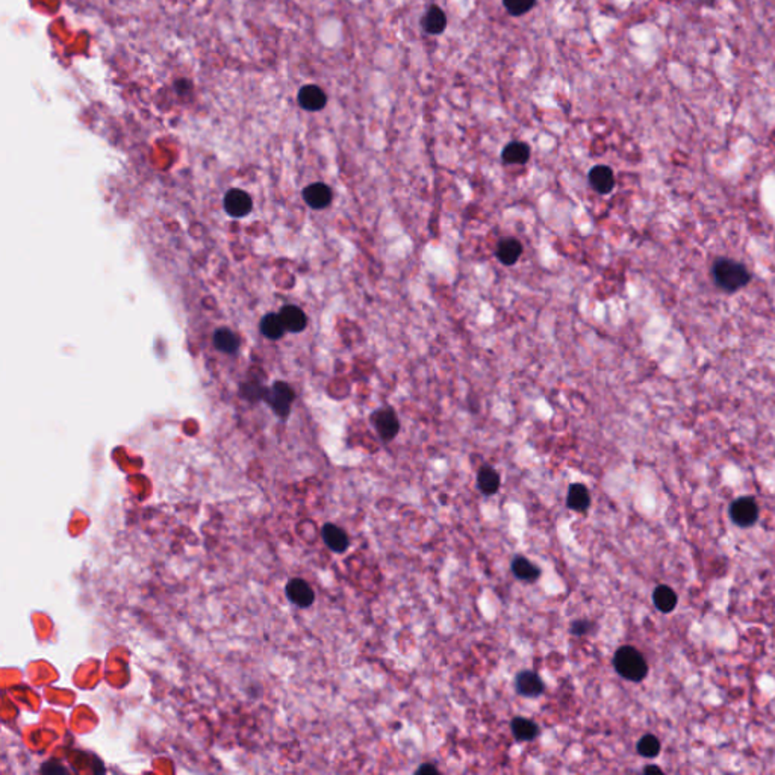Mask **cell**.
Instances as JSON below:
<instances>
[{"label": "cell", "instance_id": "obj_6", "mask_svg": "<svg viewBox=\"0 0 775 775\" xmlns=\"http://www.w3.org/2000/svg\"><path fill=\"white\" fill-rule=\"evenodd\" d=\"M373 424L383 441L394 440L400 431V423H398L395 412L391 409H380L375 412L373 415Z\"/></svg>", "mask_w": 775, "mask_h": 775}, {"label": "cell", "instance_id": "obj_8", "mask_svg": "<svg viewBox=\"0 0 775 775\" xmlns=\"http://www.w3.org/2000/svg\"><path fill=\"white\" fill-rule=\"evenodd\" d=\"M515 689L519 695L535 698L544 692V681L533 671H523L517 675Z\"/></svg>", "mask_w": 775, "mask_h": 775}, {"label": "cell", "instance_id": "obj_5", "mask_svg": "<svg viewBox=\"0 0 775 775\" xmlns=\"http://www.w3.org/2000/svg\"><path fill=\"white\" fill-rule=\"evenodd\" d=\"M267 400L271 404L274 412L280 417H287L291 409V403L294 400V393L287 383L278 382L267 394Z\"/></svg>", "mask_w": 775, "mask_h": 775}, {"label": "cell", "instance_id": "obj_13", "mask_svg": "<svg viewBox=\"0 0 775 775\" xmlns=\"http://www.w3.org/2000/svg\"><path fill=\"white\" fill-rule=\"evenodd\" d=\"M280 318L283 321V324H285L287 331L293 332V333H298V332L304 331L306 324H308V318H306V313L294 304L283 306V309L280 311Z\"/></svg>", "mask_w": 775, "mask_h": 775}, {"label": "cell", "instance_id": "obj_24", "mask_svg": "<svg viewBox=\"0 0 775 775\" xmlns=\"http://www.w3.org/2000/svg\"><path fill=\"white\" fill-rule=\"evenodd\" d=\"M639 754L643 757H656L661 751V742L654 734H647L638 743Z\"/></svg>", "mask_w": 775, "mask_h": 775}, {"label": "cell", "instance_id": "obj_21", "mask_svg": "<svg viewBox=\"0 0 775 775\" xmlns=\"http://www.w3.org/2000/svg\"><path fill=\"white\" fill-rule=\"evenodd\" d=\"M653 601L659 610L663 613H670L675 609V606H677V594H675L670 586L661 585L654 589Z\"/></svg>", "mask_w": 775, "mask_h": 775}, {"label": "cell", "instance_id": "obj_1", "mask_svg": "<svg viewBox=\"0 0 775 775\" xmlns=\"http://www.w3.org/2000/svg\"><path fill=\"white\" fill-rule=\"evenodd\" d=\"M712 274L716 285L727 293H734L750 282V273L747 268L732 259H718L713 264Z\"/></svg>", "mask_w": 775, "mask_h": 775}, {"label": "cell", "instance_id": "obj_26", "mask_svg": "<svg viewBox=\"0 0 775 775\" xmlns=\"http://www.w3.org/2000/svg\"><path fill=\"white\" fill-rule=\"evenodd\" d=\"M589 630V623L588 621H575V623L571 626V632L577 636L581 634H586Z\"/></svg>", "mask_w": 775, "mask_h": 775}, {"label": "cell", "instance_id": "obj_15", "mask_svg": "<svg viewBox=\"0 0 775 775\" xmlns=\"http://www.w3.org/2000/svg\"><path fill=\"white\" fill-rule=\"evenodd\" d=\"M523 255V245L517 240H503L498 242L497 258L504 265H513Z\"/></svg>", "mask_w": 775, "mask_h": 775}, {"label": "cell", "instance_id": "obj_9", "mask_svg": "<svg viewBox=\"0 0 775 775\" xmlns=\"http://www.w3.org/2000/svg\"><path fill=\"white\" fill-rule=\"evenodd\" d=\"M303 198L311 208L324 209L332 202V189L329 188L326 183H321V182L312 183V185L304 188Z\"/></svg>", "mask_w": 775, "mask_h": 775}, {"label": "cell", "instance_id": "obj_17", "mask_svg": "<svg viewBox=\"0 0 775 775\" xmlns=\"http://www.w3.org/2000/svg\"><path fill=\"white\" fill-rule=\"evenodd\" d=\"M512 734L515 736V739L519 742L524 741H533L539 733V728L532 719L527 718H515L510 723Z\"/></svg>", "mask_w": 775, "mask_h": 775}, {"label": "cell", "instance_id": "obj_18", "mask_svg": "<svg viewBox=\"0 0 775 775\" xmlns=\"http://www.w3.org/2000/svg\"><path fill=\"white\" fill-rule=\"evenodd\" d=\"M477 486L483 494L493 495L500 489V475L490 466H483L477 474Z\"/></svg>", "mask_w": 775, "mask_h": 775}, {"label": "cell", "instance_id": "obj_16", "mask_svg": "<svg viewBox=\"0 0 775 775\" xmlns=\"http://www.w3.org/2000/svg\"><path fill=\"white\" fill-rule=\"evenodd\" d=\"M512 572L517 579L524 581H535L539 579L541 570L536 565H533L530 560H527L523 556H517L512 560Z\"/></svg>", "mask_w": 775, "mask_h": 775}, {"label": "cell", "instance_id": "obj_14", "mask_svg": "<svg viewBox=\"0 0 775 775\" xmlns=\"http://www.w3.org/2000/svg\"><path fill=\"white\" fill-rule=\"evenodd\" d=\"M568 508L575 512H586L590 506V495L586 486H583L581 483H572L568 490Z\"/></svg>", "mask_w": 775, "mask_h": 775}, {"label": "cell", "instance_id": "obj_4", "mask_svg": "<svg viewBox=\"0 0 775 775\" xmlns=\"http://www.w3.org/2000/svg\"><path fill=\"white\" fill-rule=\"evenodd\" d=\"M285 592L288 600L298 608H309L316 601V594L311 585L303 579H291L287 583Z\"/></svg>", "mask_w": 775, "mask_h": 775}, {"label": "cell", "instance_id": "obj_27", "mask_svg": "<svg viewBox=\"0 0 775 775\" xmlns=\"http://www.w3.org/2000/svg\"><path fill=\"white\" fill-rule=\"evenodd\" d=\"M438 772L440 771L436 769V766L432 763H426L417 769V774H438Z\"/></svg>", "mask_w": 775, "mask_h": 775}, {"label": "cell", "instance_id": "obj_12", "mask_svg": "<svg viewBox=\"0 0 775 775\" xmlns=\"http://www.w3.org/2000/svg\"><path fill=\"white\" fill-rule=\"evenodd\" d=\"M321 535H323L326 546L332 551H335V553H344L350 546L347 533H345L341 527H338L335 524H324Z\"/></svg>", "mask_w": 775, "mask_h": 775}, {"label": "cell", "instance_id": "obj_3", "mask_svg": "<svg viewBox=\"0 0 775 775\" xmlns=\"http://www.w3.org/2000/svg\"><path fill=\"white\" fill-rule=\"evenodd\" d=\"M730 517L733 523L738 524L739 527L753 526L758 517V508L754 498L742 497L739 500H736L730 508Z\"/></svg>", "mask_w": 775, "mask_h": 775}, {"label": "cell", "instance_id": "obj_2", "mask_svg": "<svg viewBox=\"0 0 775 775\" xmlns=\"http://www.w3.org/2000/svg\"><path fill=\"white\" fill-rule=\"evenodd\" d=\"M613 666L621 677L630 681H642L648 674L645 657L641 654V651L628 645L621 647L617 651L613 657Z\"/></svg>", "mask_w": 775, "mask_h": 775}, {"label": "cell", "instance_id": "obj_7", "mask_svg": "<svg viewBox=\"0 0 775 775\" xmlns=\"http://www.w3.org/2000/svg\"><path fill=\"white\" fill-rule=\"evenodd\" d=\"M225 209L230 217H245L251 211V198L242 189H230L225 197Z\"/></svg>", "mask_w": 775, "mask_h": 775}, {"label": "cell", "instance_id": "obj_19", "mask_svg": "<svg viewBox=\"0 0 775 775\" xmlns=\"http://www.w3.org/2000/svg\"><path fill=\"white\" fill-rule=\"evenodd\" d=\"M423 26L426 29V32L428 34H441L445 26H447V17H445V12L440 6H431L423 19Z\"/></svg>", "mask_w": 775, "mask_h": 775}, {"label": "cell", "instance_id": "obj_10", "mask_svg": "<svg viewBox=\"0 0 775 775\" xmlns=\"http://www.w3.org/2000/svg\"><path fill=\"white\" fill-rule=\"evenodd\" d=\"M298 103L306 111H320L327 103L324 91L317 85H306L298 91Z\"/></svg>", "mask_w": 775, "mask_h": 775}, {"label": "cell", "instance_id": "obj_22", "mask_svg": "<svg viewBox=\"0 0 775 775\" xmlns=\"http://www.w3.org/2000/svg\"><path fill=\"white\" fill-rule=\"evenodd\" d=\"M214 345L220 351L232 355V353L240 349V338L235 335V332L230 331V329L223 327L214 333Z\"/></svg>", "mask_w": 775, "mask_h": 775}, {"label": "cell", "instance_id": "obj_23", "mask_svg": "<svg viewBox=\"0 0 775 775\" xmlns=\"http://www.w3.org/2000/svg\"><path fill=\"white\" fill-rule=\"evenodd\" d=\"M502 156L506 164H526L530 158V149L524 143H510L506 145Z\"/></svg>", "mask_w": 775, "mask_h": 775}, {"label": "cell", "instance_id": "obj_11", "mask_svg": "<svg viewBox=\"0 0 775 775\" xmlns=\"http://www.w3.org/2000/svg\"><path fill=\"white\" fill-rule=\"evenodd\" d=\"M589 183L597 193L600 194H609L615 187V178H613V172L606 165H597L589 173Z\"/></svg>", "mask_w": 775, "mask_h": 775}, {"label": "cell", "instance_id": "obj_28", "mask_svg": "<svg viewBox=\"0 0 775 775\" xmlns=\"http://www.w3.org/2000/svg\"><path fill=\"white\" fill-rule=\"evenodd\" d=\"M643 772H645V774H650V772H659V774H662V769H661V768H657V766H647V768L643 769Z\"/></svg>", "mask_w": 775, "mask_h": 775}, {"label": "cell", "instance_id": "obj_20", "mask_svg": "<svg viewBox=\"0 0 775 775\" xmlns=\"http://www.w3.org/2000/svg\"><path fill=\"white\" fill-rule=\"evenodd\" d=\"M285 324L280 318V313H268L260 321V332L268 340H279L285 333Z\"/></svg>", "mask_w": 775, "mask_h": 775}, {"label": "cell", "instance_id": "obj_25", "mask_svg": "<svg viewBox=\"0 0 775 775\" xmlns=\"http://www.w3.org/2000/svg\"><path fill=\"white\" fill-rule=\"evenodd\" d=\"M536 0H503V3L510 14L523 15L533 8Z\"/></svg>", "mask_w": 775, "mask_h": 775}]
</instances>
